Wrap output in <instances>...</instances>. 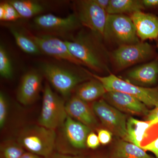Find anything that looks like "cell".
Returning <instances> with one entry per match:
<instances>
[{"instance_id":"1","label":"cell","mask_w":158,"mask_h":158,"mask_svg":"<svg viewBox=\"0 0 158 158\" xmlns=\"http://www.w3.org/2000/svg\"><path fill=\"white\" fill-rule=\"evenodd\" d=\"M56 131L40 125L31 126L19 133L18 142L27 152L44 158H51L55 153Z\"/></svg>"},{"instance_id":"2","label":"cell","mask_w":158,"mask_h":158,"mask_svg":"<svg viewBox=\"0 0 158 158\" xmlns=\"http://www.w3.org/2000/svg\"><path fill=\"white\" fill-rule=\"evenodd\" d=\"M94 78L98 80L107 91H116L129 94L142 102L147 106L156 107L158 106V87L145 88L132 84L110 74L101 77L87 72Z\"/></svg>"},{"instance_id":"3","label":"cell","mask_w":158,"mask_h":158,"mask_svg":"<svg viewBox=\"0 0 158 158\" xmlns=\"http://www.w3.org/2000/svg\"><path fill=\"white\" fill-rule=\"evenodd\" d=\"M71 53L91 69L98 72L108 69L104 55L90 37L79 35L73 41L64 40Z\"/></svg>"},{"instance_id":"4","label":"cell","mask_w":158,"mask_h":158,"mask_svg":"<svg viewBox=\"0 0 158 158\" xmlns=\"http://www.w3.org/2000/svg\"><path fill=\"white\" fill-rule=\"evenodd\" d=\"M67 116L64 101L54 93L49 85L46 83L44 89L38 124L47 128L56 130L62 127Z\"/></svg>"},{"instance_id":"5","label":"cell","mask_w":158,"mask_h":158,"mask_svg":"<svg viewBox=\"0 0 158 158\" xmlns=\"http://www.w3.org/2000/svg\"><path fill=\"white\" fill-rule=\"evenodd\" d=\"M104 37L119 46L140 42L132 20L125 15L108 14Z\"/></svg>"},{"instance_id":"6","label":"cell","mask_w":158,"mask_h":158,"mask_svg":"<svg viewBox=\"0 0 158 158\" xmlns=\"http://www.w3.org/2000/svg\"><path fill=\"white\" fill-rule=\"evenodd\" d=\"M155 56V51L152 45L148 43L139 42L119 46L112 53V58L116 68L122 70Z\"/></svg>"},{"instance_id":"7","label":"cell","mask_w":158,"mask_h":158,"mask_svg":"<svg viewBox=\"0 0 158 158\" xmlns=\"http://www.w3.org/2000/svg\"><path fill=\"white\" fill-rule=\"evenodd\" d=\"M40 69L48 81L61 94L67 97L73 89L86 78L59 65L43 63Z\"/></svg>"},{"instance_id":"8","label":"cell","mask_w":158,"mask_h":158,"mask_svg":"<svg viewBox=\"0 0 158 158\" xmlns=\"http://www.w3.org/2000/svg\"><path fill=\"white\" fill-rule=\"evenodd\" d=\"M92 109L102 123L113 134L127 141L126 116L104 99L94 102Z\"/></svg>"},{"instance_id":"9","label":"cell","mask_w":158,"mask_h":158,"mask_svg":"<svg viewBox=\"0 0 158 158\" xmlns=\"http://www.w3.org/2000/svg\"><path fill=\"white\" fill-rule=\"evenodd\" d=\"M77 16L81 23L88 27L97 37H104L108 14L94 0L77 2Z\"/></svg>"},{"instance_id":"10","label":"cell","mask_w":158,"mask_h":158,"mask_svg":"<svg viewBox=\"0 0 158 158\" xmlns=\"http://www.w3.org/2000/svg\"><path fill=\"white\" fill-rule=\"evenodd\" d=\"M31 37L40 51L47 55L76 65H84L71 53L64 41L50 35H37Z\"/></svg>"},{"instance_id":"11","label":"cell","mask_w":158,"mask_h":158,"mask_svg":"<svg viewBox=\"0 0 158 158\" xmlns=\"http://www.w3.org/2000/svg\"><path fill=\"white\" fill-rule=\"evenodd\" d=\"M109 104L124 113L147 116L150 111L147 106L129 94L116 91H108L103 97Z\"/></svg>"},{"instance_id":"12","label":"cell","mask_w":158,"mask_h":158,"mask_svg":"<svg viewBox=\"0 0 158 158\" xmlns=\"http://www.w3.org/2000/svg\"><path fill=\"white\" fill-rule=\"evenodd\" d=\"M34 23L37 27L47 32L65 33L77 29L80 26L78 18L76 15L67 17H58L52 14L43 15L34 18Z\"/></svg>"},{"instance_id":"13","label":"cell","mask_w":158,"mask_h":158,"mask_svg":"<svg viewBox=\"0 0 158 158\" xmlns=\"http://www.w3.org/2000/svg\"><path fill=\"white\" fill-rule=\"evenodd\" d=\"M42 81L41 76L34 71L24 75L17 90L18 101L26 106L34 103L39 95Z\"/></svg>"},{"instance_id":"14","label":"cell","mask_w":158,"mask_h":158,"mask_svg":"<svg viewBox=\"0 0 158 158\" xmlns=\"http://www.w3.org/2000/svg\"><path fill=\"white\" fill-rule=\"evenodd\" d=\"M62 127L64 138L70 147L77 149L87 147V137L91 132L90 127L68 116Z\"/></svg>"},{"instance_id":"15","label":"cell","mask_w":158,"mask_h":158,"mask_svg":"<svg viewBox=\"0 0 158 158\" xmlns=\"http://www.w3.org/2000/svg\"><path fill=\"white\" fill-rule=\"evenodd\" d=\"M127 81L134 85L150 88L156 84L158 80V59L136 66L127 74Z\"/></svg>"},{"instance_id":"16","label":"cell","mask_w":158,"mask_h":158,"mask_svg":"<svg viewBox=\"0 0 158 158\" xmlns=\"http://www.w3.org/2000/svg\"><path fill=\"white\" fill-rule=\"evenodd\" d=\"M138 37L142 41L158 38V17L142 11L131 15Z\"/></svg>"},{"instance_id":"17","label":"cell","mask_w":158,"mask_h":158,"mask_svg":"<svg viewBox=\"0 0 158 158\" xmlns=\"http://www.w3.org/2000/svg\"><path fill=\"white\" fill-rule=\"evenodd\" d=\"M65 110L68 116L90 128L97 124L94 113L86 102L74 96L65 104Z\"/></svg>"},{"instance_id":"18","label":"cell","mask_w":158,"mask_h":158,"mask_svg":"<svg viewBox=\"0 0 158 158\" xmlns=\"http://www.w3.org/2000/svg\"><path fill=\"white\" fill-rule=\"evenodd\" d=\"M107 91L101 82L94 79L78 85L76 89V96L88 102L103 97Z\"/></svg>"},{"instance_id":"19","label":"cell","mask_w":158,"mask_h":158,"mask_svg":"<svg viewBox=\"0 0 158 158\" xmlns=\"http://www.w3.org/2000/svg\"><path fill=\"white\" fill-rule=\"evenodd\" d=\"M110 158H156L147 153L146 151L135 144L124 140L116 142Z\"/></svg>"},{"instance_id":"20","label":"cell","mask_w":158,"mask_h":158,"mask_svg":"<svg viewBox=\"0 0 158 158\" xmlns=\"http://www.w3.org/2000/svg\"><path fill=\"white\" fill-rule=\"evenodd\" d=\"M140 0H110L106 12L110 15H132L144 9Z\"/></svg>"},{"instance_id":"21","label":"cell","mask_w":158,"mask_h":158,"mask_svg":"<svg viewBox=\"0 0 158 158\" xmlns=\"http://www.w3.org/2000/svg\"><path fill=\"white\" fill-rule=\"evenodd\" d=\"M152 126L150 121H143L130 117L127 123V141L140 147L142 139L146 130Z\"/></svg>"},{"instance_id":"22","label":"cell","mask_w":158,"mask_h":158,"mask_svg":"<svg viewBox=\"0 0 158 158\" xmlns=\"http://www.w3.org/2000/svg\"><path fill=\"white\" fill-rule=\"evenodd\" d=\"M17 10L22 18H31L40 14L44 8L37 2L28 0H12L9 1Z\"/></svg>"},{"instance_id":"23","label":"cell","mask_w":158,"mask_h":158,"mask_svg":"<svg viewBox=\"0 0 158 158\" xmlns=\"http://www.w3.org/2000/svg\"><path fill=\"white\" fill-rule=\"evenodd\" d=\"M17 45L27 53L38 55L41 51L31 37H27L17 29L11 27L10 29Z\"/></svg>"},{"instance_id":"24","label":"cell","mask_w":158,"mask_h":158,"mask_svg":"<svg viewBox=\"0 0 158 158\" xmlns=\"http://www.w3.org/2000/svg\"><path fill=\"white\" fill-rule=\"evenodd\" d=\"M26 152L18 142L6 141L1 144L0 158H20Z\"/></svg>"},{"instance_id":"25","label":"cell","mask_w":158,"mask_h":158,"mask_svg":"<svg viewBox=\"0 0 158 158\" xmlns=\"http://www.w3.org/2000/svg\"><path fill=\"white\" fill-rule=\"evenodd\" d=\"M12 67L11 59L9 55L2 45L0 46V74L5 79L11 78L12 77Z\"/></svg>"},{"instance_id":"26","label":"cell","mask_w":158,"mask_h":158,"mask_svg":"<svg viewBox=\"0 0 158 158\" xmlns=\"http://www.w3.org/2000/svg\"><path fill=\"white\" fill-rule=\"evenodd\" d=\"M8 101L3 92L0 93V127L2 128L6 124L8 112Z\"/></svg>"},{"instance_id":"27","label":"cell","mask_w":158,"mask_h":158,"mask_svg":"<svg viewBox=\"0 0 158 158\" xmlns=\"http://www.w3.org/2000/svg\"><path fill=\"white\" fill-rule=\"evenodd\" d=\"M2 4L5 8V13L2 20L10 21L22 18L16 9L9 2H5Z\"/></svg>"},{"instance_id":"28","label":"cell","mask_w":158,"mask_h":158,"mask_svg":"<svg viewBox=\"0 0 158 158\" xmlns=\"http://www.w3.org/2000/svg\"><path fill=\"white\" fill-rule=\"evenodd\" d=\"M113 133L109 130L100 129L98 131V138L100 143L105 145L110 143L112 140Z\"/></svg>"},{"instance_id":"29","label":"cell","mask_w":158,"mask_h":158,"mask_svg":"<svg viewBox=\"0 0 158 158\" xmlns=\"http://www.w3.org/2000/svg\"><path fill=\"white\" fill-rule=\"evenodd\" d=\"M100 144L98 136L95 133L91 132L87 137L86 146L88 148L94 149L97 148Z\"/></svg>"},{"instance_id":"30","label":"cell","mask_w":158,"mask_h":158,"mask_svg":"<svg viewBox=\"0 0 158 158\" xmlns=\"http://www.w3.org/2000/svg\"><path fill=\"white\" fill-rule=\"evenodd\" d=\"M144 150L152 152L156 158H158V138L146 146L141 148Z\"/></svg>"},{"instance_id":"31","label":"cell","mask_w":158,"mask_h":158,"mask_svg":"<svg viewBox=\"0 0 158 158\" xmlns=\"http://www.w3.org/2000/svg\"><path fill=\"white\" fill-rule=\"evenodd\" d=\"M146 118V121L151 122L152 125L158 123V106L151 111H150Z\"/></svg>"},{"instance_id":"32","label":"cell","mask_w":158,"mask_h":158,"mask_svg":"<svg viewBox=\"0 0 158 158\" xmlns=\"http://www.w3.org/2000/svg\"><path fill=\"white\" fill-rule=\"evenodd\" d=\"M51 158H85L82 156L72 155L60 152L55 153Z\"/></svg>"},{"instance_id":"33","label":"cell","mask_w":158,"mask_h":158,"mask_svg":"<svg viewBox=\"0 0 158 158\" xmlns=\"http://www.w3.org/2000/svg\"><path fill=\"white\" fill-rule=\"evenodd\" d=\"M144 8H156L158 7V0H142Z\"/></svg>"},{"instance_id":"34","label":"cell","mask_w":158,"mask_h":158,"mask_svg":"<svg viewBox=\"0 0 158 158\" xmlns=\"http://www.w3.org/2000/svg\"><path fill=\"white\" fill-rule=\"evenodd\" d=\"M94 1L101 8L106 11L110 5V0H94Z\"/></svg>"},{"instance_id":"35","label":"cell","mask_w":158,"mask_h":158,"mask_svg":"<svg viewBox=\"0 0 158 158\" xmlns=\"http://www.w3.org/2000/svg\"><path fill=\"white\" fill-rule=\"evenodd\" d=\"M20 158H44L40 156L34 154L32 153L26 152Z\"/></svg>"},{"instance_id":"36","label":"cell","mask_w":158,"mask_h":158,"mask_svg":"<svg viewBox=\"0 0 158 158\" xmlns=\"http://www.w3.org/2000/svg\"><path fill=\"white\" fill-rule=\"evenodd\" d=\"M5 10L2 3L0 5V19L2 20L4 15H5Z\"/></svg>"},{"instance_id":"37","label":"cell","mask_w":158,"mask_h":158,"mask_svg":"<svg viewBox=\"0 0 158 158\" xmlns=\"http://www.w3.org/2000/svg\"><path fill=\"white\" fill-rule=\"evenodd\" d=\"M85 158H110V157L107 156L101 155H94L86 157Z\"/></svg>"}]
</instances>
